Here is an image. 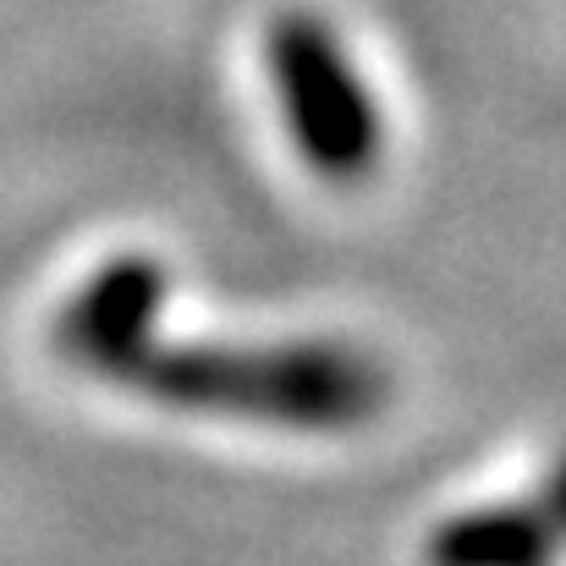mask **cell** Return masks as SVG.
<instances>
[{
  "instance_id": "obj_4",
  "label": "cell",
  "mask_w": 566,
  "mask_h": 566,
  "mask_svg": "<svg viewBox=\"0 0 566 566\" xmlns=\"http://www.w3.org/2000/svg\"><path fill=\"white\" fill-rule=\"evenodd\" d=\"M551 517L566 528V462L556 468V479H551Z\"/></svg>"
},
{
  "instance_id": "obj_2",
  "label": "cell",
  "mask_w": 566,
  "mask_h": 566,
  "mask_svg": "<svg viewBox=\"0 0 566 566\" xmlns=\"http://www.w3.org/2000/svg\"><path fill=\"white\" fill-rule=\"evenodd\" d=\"M264 61L297 155L325 182H364L379 166L385 122L336 28L308 11H286L264 33Z\"/></svg>"
},
{
  "instance_id": "obj_1",
  "label": "cell",
  "mask_w": 566,
  "mask_h": 566,
  "mask_svg": "<svg viewBox=\"0 0 566 566\" xmlns=\"http://www.w3.org/2000/svg\"><path fill=\"white\" fill-rule=\"evenodd\" d=\"M160 308H166V270L155 259H111L99 275H88L72 292L55 342L77 369L203 418H242L275 429H358L390 401L385 369L358 347L166 342Z\"/></svg>"
},
{
  "instance_id": "obj_3",
  "label": "cell",
  "mask_w": 566,
  "mask_h": 566,
  "mask_svg": "<svg viewBox=\"0 0 566 566\" xmlns=\"http://www.w3.org/2000/svg\"><path fill=\"white\" fill-rule=\"evenodd\" d=\"M562 551V523L551 506H484L451 517L434 545V566H551Z\"/></svg>"
}]
</instances>
